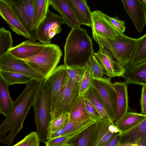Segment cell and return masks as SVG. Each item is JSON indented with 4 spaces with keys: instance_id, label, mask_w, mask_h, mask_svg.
<instances>
[{
    "instance_id": "cell-1",
    "label": "cell",
    "mask_w": 146,
    "mask_h": 146,
    "mask_svg": "<svg viewBox=\"0 0 146 146\" xmlns=\"http://www.w3.org/2000/svg\"><path fill=\"white\" fill-rule=\"evenodd\" d=\"M39 82L33 80L26 87L13 103L10 114L0 125V142L9 145L20 131L26 115L33 106L35 94Z\"/></svg>"
},
{
    "instance_id": "cell-2",
    "label": "cell",
    "mask_w": 146,
    "mask_h": 146,
    "mask_svg": "<svg viewBox=\"0 0 146 146\" xmlns=\"http://www.w3.org/2000/svg\"><path fill=\"white\" fill-rule=\"evenodd\" d=\"M94 53L92 41L87 30L80 27L72 28L64 46V65H85Z\"/></svg>"
},
{
    "instance_id": "cell-3",
    "label": "cell",
    "mask_w": 146,
    "mask_h": 146,
    "mask_svg": "<svg viewBox=\"0 0 146 146\" xmlns=\"http://www.w3.org/2000/svg\"><path fill=\"white\" fill-rule=\"evenodd\" d=\"M51 83L47 78L39 82L33 106L36 132L40 142L44 143L49 140L51 121Z\"/></svg>"
},
{
    "instance_id": "cell-4",
    "label": "cell",
    "mask_w": 146,
    "mask_h": 146,
    "mask_svg": "<svg viewBox=\"0 0 146 146\" xmlns=\"http://www.w3.org/2000/svg\"><path fill=\"white\" fill-rule=\"evenodd\" d=\"M100 48L109 53L123 67L127 66L134 54L138 38L124 35L113 38L92 35Z\"/></svg>"
},
{
    "instance_id": "cell-5",
    "label": "cell",
    "mask_w": 146,
    "mask_h": 146,
    "mask_svg": "<svg viewBox=\"0 0 146 146\" xmlns=\"http://www.w3.org/2000/svg\"><path fill=\"white\" fill-rule=\"evenodd\" d=\"M62 55L59 46L50 43L39 53L23 60L33 70L46 79L57 67Z\"/></svg>"
},
{
    "instance_id": "cell-6",
    "label": "cell",
    "mask_w": 146,
    "mask_h": 146,
    "mask_svg": "<svg viewBox=\"0 0 146 146\" xmlns=\"http://www.w3.org/2000/svg\"><path fill=\"white\" fill-rule=\"evenodd\" d=\"M80 83L76 82L69 77L58 99L55 109L51 113V121L64 113H69L80 96Z\"/></svg>"
},
{
    "instance_id": "cell-7",
    "label": "cell",
    "mask_w": 146,
    "mask_h": 146,
    "mask_svg": "<svg viewBox=\"0 0 146 146\" xmlns=\"http://www.w3.org/2000/svg\"><path fill=\"white\" fill-rule=\"evenodd\" d=\"M92 86L97 90L113 122L116 111V93L111 78L104 77L99 78L94 76Z\"/></svg>"
},
{
    "instance_id": "cell-8",
    "label": "cell",
    "mask_w": 146,
    "mask_h": 146,
    "mask_svg": "<svg viewBox=\"0 0 146 146\" xmlns=\"http://www.w3.org/2000/svg\"><path fill=\"white\" fill-rule=\"evenodd\" d=\"M23 27L30 34L31 41L38 40L32 28L35 0H6Z\"/></svg>"
},
{
    "instance_id": "cell-9",
    "label": "cell",
    "mask_w": 146,
    "mask_h": 146,
    "mask_svg": "<svg viewBox=\"0 0 146 146\" xmlns=\"http://www.w3.org/2000/svg\"><path fill=\"white\" fill-rule=\"evenodd\" d=\"M63 24H64V21L61 15L49 10L46 18L36 30L38 40L42 44H50L51 39L61 32L60 26Z\"/></svg>"
},
{
    "instance_id": "cell-10",
    "label": "cell",
    "mask_w": 146,
    "mask_h": 146,
    "mask_svg": "<svg viewBox=\"0 0 146 146\" xmlns=\"http://www.w3.org/2000/svg\"><path fill=\"white\" fill-rule=\"evenodd\" d=\"M0 70L26 75L39 82L45 79L33 70L23 60L15 57L9 51L0 57Z\"/></svg>"
},
{
    "instance_id": "cell-11",
    "label": "cell",
    "mask_w": 146,
    "mask_h": 146,
    "mask_svg": "<svg viewBox=\"0 0 146 146\" xmlns=\"http://www.w3.org/2000/svg\"><path fill=\"white\" fill-rule=\"evenodd\" d=\"M121 133L113 123L101 118L96 121L90 146H104L110 139Z\"/></svg>"
},
{
    "instance_id": "cell-12",
    "label": "cell",
    "mask_w": 146,
    "mask_h": 146,
    "mask_svg": "<svg viewBox=\"0 0 146 146\" xmlns=\"http://www.w3.org/2000/svg\"><path fill=\"white\" fill-rule=\"evenodd\" d=\"M121 1L137 31L141 32L146 25V5L141 0H121Z\"/></svg>"
},
{
    "instance_id": "cell-13",
    "label": "cell",
    "mask_w": 146,
    "mask_h": 146,
    "mask_svg": "<svg viewBox=\"0 0 146 146\" xmlns=\"http://www.w3.org/2000/svg\"><path fill=\"white\" fill-rule=\"evenodd\" d=\"M69 77L66 66L64 64L57 67L47 78L51 83V113L55 109L58 99Z\"/></svg>"
},
{
    "instance_id": "cell-14",
    "label": "cell",
    "mask_w": 146,
    "mask_h": 146,
    "mask_svg": "<svg viewBox=\"0 0 146 146\" xmlns=\"http://www.w3.org/2000/svg\"><path fill=\"white\" fill-rule=\"evenodd\" d=\"M0 15L16 34L31 41V37L6 0H0Z\"/></svg>"
},
{
    "instance_id": "cell-15",
    "label": "cell",
    "mask_w": 146,
    "mask_h": 146,
    "mask_svg": "<svg viewBox=\"0 0 146 146\" xmlns=\"http://www.w3.org/2000/svg\"><path fill=\"white\" fill-rule=\"evenodd\" d=\"M102 66L105 74L108 78L122 77L124 72V68L108 52L102 49L94 54Z\"/></svg>"
},
{
    "instance_id": "cell-16",
    "label": "cell",
    "mask_w": 146,
    "mask_h": 146,
    "mask_svg": "<svg viewBox=\"0 0 146 146\" xmlns=\"http://www.w3.org/2000/svg\"><path fill=\"white\" fill-rule=\"evenodd\" d=\"M102 12L99 10L92 12L91 28L92 35H95L113 38L124 35L115 29L105 19Z\"/></svg>"
},
{
    "instance_id": "cell-17",
    "label": "cell",
    "mask_w": 146,
    "mask_h": 146,
    "mask_svg": "<svg viewBox=\"0 0 146 146\" xmlns=\"http://www.w3.org/2000/svg\"><path fill=\"white\" fill-rule=\"evenodd\" d=\"M113 85L116 93V111L113 123L116 126L128 112V84L125 82H115Z\"/></svg>"
},
{
    "instance_id": "cell-18",
    "label": "cell",
    "mask_w": 146,
    "mask_h": 146,
    "mask_svg": "<svg viewBox=\"0 0 146 146\" xmlns=\"http://www.w3.org/2000/svg\"><path fill=\"white\" fill-rule=\"evenodd\" d=\"M47 45L28 40L13 47L9 51L15 57L23 60L39 53Z\"/></svg>"
},
{
    "instance_id": "cell-19",
    "label": "cell",
    "mask_w": 146,
    "mask_h": 146,
    "mask_svg": "<svg viewBox=\"0 0 146 146\" xmlns=\"http://www.w3.org/2000/svg\"><path fill=\"white\" fill-rule=\"evenodd\" d=\"M120 143H130L146 146V118L133 128L121 133Z\"/></svg>"
},
{
    "instance_id": "cell-20",
    "label": "cell",
    "mask_w": 146,
    "mask_h": 146,
    "mask_svg": "<svg viewBox=\"0 0 146 146\" xmlns=\"http://www.w3.org/2000/svg\"><path fill=\"white\" fill-rule=\"evenodd\" d=\"M122 77L128 85L135 84L146 86V62L138 65L124 67Z\"/></svg>"
},
{
    "instance_id": "cell-21",
    "label": "cell",
    "mask_w": 146,
    "mask_h": 146,
    "mask_svg": "<svg viewBox=\"0 0 146 146\" xmlns=\"http://www.w3.org/2000/svg\"><path fill=\"white\" fill-rule=\"evenodd\" d=\"M50 5L63 19L64 24L72 28L80 27L78 20L67 0H50Z\"/></svg>"
},
{
    "instance_id": "cell-22",
    "label": "cell",
    "mask_w": 146,
    "mask_h": 146,
    "mask_svg": "<svg viewBox=\"0 0 146 146\" xmlns=\"http://www.w3.org/2000/svg\"><path fill=\"white\" fill-rule=\"evenodd\" d=\"M80 25L91 27L92 12L86 0H67Z\"/></svg>"
},
{
    "instance_id": "cell-23",
    "label": "cell",
    "mask_w": 146,
    "mask_h": 146,
    "mask_svg": "<svg viewBox=\"0 0 146 146\" xmlns=\"http://www.w3.org/2000/svg\"><path fill=\"white\" fill-rule=\"evenodd\" d=\"M84 97L94 106L101 118L113 123L102 100L95 88L93 87L91 88L85 93Z\"/></svg>"
},
{
    "instance_id": "cell-24",
    "label": "cell",
    "mask_w": 146,
    "mask_h": 146,
    "mask_svg": "<svg viewBox=\"0 0 146 146\" xmlns=\"http://www.w3.org/2000/svg\"><path fill=\"white\" fill-rule=\"evenodd\" d=\"M69 113V119L72 121H81L91 119L86 109L84 96H79Z\"/></svg>"
},
{
    "instance_id": "cell-25",
    "label": "cell",
    "mask_w": 146,
    "mask_h": 146,
    "mask_svg": "<svg viewBox=\"0 0 146 146\" xmlns=\"http://www.w3.org/2000/svg\"><path fill=\"white\" fill-rule=\"evenodd\" d=\"M50 5V0H35L32 28L36 35V30L46 18Z\"/></svg>"
},
{
    "instance_id": "cell-26",
    "label": "cell",
    "mask_w": 146,
    "mask_h": 146,
    "mask_svg": "<svg viewBox=\"0 0 146 146\" xmlns=\"http://www.w3.org/2000/svg\"><path fill=\"white\" fill-rule=\"evenodd\" d=\"M146 118V115L133 112H127L116 126L121 133L136 126Z\"/></svg>"
},
{
    "instance_id": "cell-27",
    "label": "cell",
    "mask_w": 146,
    "mask_h": 146,
    "mask_svg": "<svg viewBox=\"0 0 146 146\" xmlns=\"http://www.w3.org/2000/svg\"><path fill=\"white\" fill-rule=\"evenodd\" d=\"M9 86L0 77V113L6 117L11 111L14 103L10 96Z\"/></svg>"
},
{
    "instance_id": "cell-28",
    "label": "cell",
    "mask_w": 146,
    "mask_h": 146,
    "mask_svg": "<svg viewBox=\"0 0 146 146\" xmlns=\"http://www.w3.org/2000/svg\"><path fill=\"white\" fill-rule=\"evenodd\" d=\"M145 62H146V34L138 38L134 54L127 66H135Z\"/></svg>"
},
{
    "instance_id": "cell-29",
    "label": "cell",
    "mask_w": 146,
    "mask_h": 146,
    "mask_svg": "<svg viewBox=\"0 0 146 146\" xmlns=\"http://www.w3.org/2000/svg\"><path fill=\"white\" fill-rule=\"evenodd\" d=\"M0 76L9 86L15 84H27L34 80L29 76L10 71L0 70Z\"/></svg>"
},
{
    "instance_id": "cell-30",
    "label": "cell",
    "mask_w": 146,
    "mask_h": 146,
    "mask_svg": "<svg viewBox=\"0 0 146 146\" xmlns=\"http://www.w3.org/2000/svg\"><path fill=\"white\" fill-rule=\"evenodd\" d=\"M96 122L71 139L69 141L72 143L74 146H90L92 136Z\"/></svg>"
},
{
    "instance_id": "cell-31",
    "label": "cell",
    "mask_w": 146,
    "mask_h": 146,
    "mask_svg": "<svg viewBox=\"0 0 146 146\" xmlns=\"http://www.w3.org/2000/svg\"><path fill=\"white\" fill-rule=\"evenodd\" d=\"M13 41L10 32L2 27L0 29V57L13 48Z\"/></svg>"
},
{
    "instance_id": "cell-32",
    "label": "cell",
    "mask_w": 146,
    "mask_h": 146,
    "mask_svg": "<svg viewBox=\"0 0 146 146\" xmlns=\"http://www.w3.org/2000/svg\"><path fill=\"white\" fill-rule=\"evenodd\" d=\"M66 67L69 77L75 82L80 83L85 72V65H72Z\"/></svg>"
},
{
    "instance_id": "cell-33",
    "label": "cell",
    "mask_w": 146,
    "mask_h": 146,
    "mask_svg": "<svg viewBox=\"0 0 146 146\" xmlns=\"http://www.w3.org/2000/svg\"><path fill=\"white\" fill-rule=\"evenodd\" d=\"M85 66V72L80 83V96H84L86 92L92 87V80L94 76L88 67Z\"/></svg>"
},
{
    "instance_id": "cell-34",
    "label": "cell",
    "mask_w": 146,
    "mask_h": 146,
    "mask_svg": "<svg viewBox=\"0 0 146 146\" xmlns=\"http://www.w3.org/2000/svg\"><path fill=\"white\" fill-rule=\"evenodd\" d=\"M85 65L88 67L94 76L99 78L103 77L105 74L104 70L94 54L90 57Z\"/></svg>"
},
{
    "instance_id": "cell-35",
    "label": "cell",
    "mask_w": 146,
    "mask_h": 146,
    "mask_svg": "<svg viewBox=\"0 0 146 146\" xmlns=\"http://www.w3.org/2000/svg\"><path fill=\"white\" fill-rule=\"evenodd\" d=\"M69 118V113H66L52 120L49 128V135L52 133L63 128L68 122Z\"/></svg>"
},
{
    "instance_id": "cell-36",
    "label": "cell",
    "mask_w": 146,
    "mask_h": 146,
    "mask_svg": "<svg viewBox=\"0 0 146 146\" xmlns=\"http://www.w3.org/2000/svg\"><path fill=\"white\" fill-rule=\"evenodd\" d=\"M40 139L36 132H31L13 146H40Z\"/></svg>"
},
{
    "instance_id": "cell-37",
    "label": "cell",
    "mask_w": 146,
    "mask_h": 146,
    "mask_svg": "<svg viewBox=\"0 0 146 146\" xmlns=\"http://www.w3.org/2000/svg\"><path fill=\"white\" fill-rule=\"evenodd\" d=\"M102 15L115 29L121 33L123 34L125 32L126 27L124 21L119 19L117 17H111L107 15L102 13Z\"/></svg>"
},
{
    "instance_id": "cell-38",
    "label": "cell",
    "mask_w": 146,
    "mask_h": 146,
    "mask_svg": "<svg viewBox=\"0 0 146 146\" xmlns=\"http://www.w3.org/2000/svg\"><path fill=\"white\" fill-rule=\"evenodd\" d=\"M76 136H62L51 139L45 144L46 146H64L71 139Z\"/></svg>"
},
{
    "instance_id": "cell-39",
    "label": "cell",
    "mask_w": 146,
    "mask_h": 146,
    "mask_svg": "<svg viewBox=\"0 0 146 146\" xmlns=\"http://www.w3.org/2000/svg\"><path fill=\"white\" fill-rule=\"evenodd\" d=\"M84 102L87 111L91 119L96 121L101 118L94 106L89 100L85 98Z\"/></svg>"
},
{
    "instance_id": "cell-40",
    "label": "cell",
    "mask_w": 146,
    "mask_h": 146,
    "mask_svg": "<svg viewBox=\"0 0 146 146\" xmlns=\"http://www.w3.org/2000/svg\"><path fill=\"white\" fill-rule=\"evenodd\" d=\"M141 113L146 115V86H143L140 100Z\"/></svg>"
},
{
    "instance_id": "cell-41",
    "label": "cell",
    "mask_w": 146,
    "mask_h": 146,
    "mask_svg": "<svg viewBox=\"0 0 146 146\" xmlns=\"http://www.w3.org/2000/svg\"><path fill=\"white\" fill-rule=\"evenodd\" d=\"M121 133L117 134L113 137L104 146H117L120 144Z\"/></svg>"
},
{
    "instance_id": "cell-42",
    "label": "cell",
    "mask_w": 146,
    "mask_h": 146,
    "mask_svg": "<svg viewBox=\"0 0 146 146\" xmlns=\"http://www.w3.org/2000/svg\"><path fill=\"white\" fill-rule=\"evenodd\" d=\"M64 136H66V132L64 128H62L50 133L49 135V140Z\"/></svg>"
},
{
    "instance_id": "cell-43",
    "label": "cell",
    "mask_w": 146,
    "mask_h": 146,
    "mask_svg": "<svg viewBox=\"0 0 146 146\" xmlns=\"http://www.w3.org/2000/svg\"><path fill=\"white\" fill-rule=\"evenodd\" d=\"M117 146H142L133 143H127L119 144Z\"/></svg>"
},
{
    "instance_id": "cell-44",
    "label": "cell",
    "mask_w": 146,
    "mask_h": 146,
    "mask_svg": "<svg viewBox=\"0 0 146 146\" xmlns=\"http://www.w3.org/2000/svg\"><path fill=\"white\" fill-rule=\"evenodd\" d=\"M142 2L146 5V0H142Z\"/></svg>"
}]
</instances>
